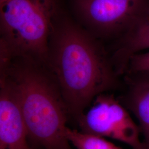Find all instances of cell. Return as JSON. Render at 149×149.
Wrapping results in <instances>:
<instances>
[{
	"label": "cell",
	"mask_w": 149,
	"mask_h": 149,
	"mask_svg": "<svg viewBox=\"0 0 149 149\" xmlns=\"http://www.w3.org/2000/svg\"><path fill=\"white\" fill-rule=\"evenodd\" d=\"M45 66L58 85L69 117L77 123L96 97L117 85L96 38L68 18H56Z\"/></svg>",
	"instance_id": "cell-1"
},
{
	"label": "cell",
	"mask_w": 149,
	"mask_h": 149,
	"mask_svg": "<svg viewBox=\"0 0 149 149\" xmlns=\"http://www.w3.org/2000/svg\"><path fill=\"white\" fill-rule=\"evenodd\" d=\"M16 86L32 149H73L66 136L69 111L58 85L44 65L16 58L1 65Z\"/></svg>",
	"instance_id": "cell-2"
},
{
	"label": "cell",
	"mask_w": 149,
	"mask_h": 149,
	"mask_svg": "<svg viewBox=\"0 0 149 149\" xmlns=\"http://www.w3.org/2000/svg\"><path fill=\"white\" fill-rule=\"evenodd\" d=\"M56 16L55 0L0 1V64L25 58L45 65Z\"/></svg>",
	"instance_id": "cell-3"
},
{
	"label": "cell",
	"mask_w": 149,
	"mask_h": 149,
	"mask_svg": "<svg viewBox=\"0 0 149 149\" xmlns=\"http://www.w3.org/2000/svg\"><path fill=\"white\" fill-rule=\"evenodd\" d=\"M77 124L86 133L113 139L133 149H147L140 136L139 127L125 107L112 95L103 93L97 96Z\"/></svg>",
	"instance_id": "cell-4"
},
{
	"label": "cell",
	"mask_w": 149,
	"mask_h": 149,
	"mask_svg": "<svg viewBox=\"0 0 149 149\" xmlns=\"http://www.w3.org/2000/svg\"><path fill=\"white\" fill-rule=\"evenodd\" d=\"M149 5V0H76L77 14L95 37L122 36Z\"/></svg>",
	"instance_id": "cell-5"
},
{
	"label": "cell",
	"mask_w": 149,
	"mask_h": 149,
	"mask_svg": "<svg viewBox=\"0 0 149 149\" xmlns=\"http://www.w3.org/2000/svg\"><path fill=\"white\" fill-rule=\"evenodd\" d=\"M0 149H32L16 86L6 74L0 77Z\"/></svg>",
	"instance_id": "cell-6"
},
{
	"label": "cell",
	"mask_w": 149,
	"mask_h": 149,
	"mask_svg": "<svg viewBox=\"0 0 149 149\" xmlns=\"http://www.w3.org/2000/svg\"><path fill=\"white\" fill-rule=\"evenodd\" d=\"M149 50V5L122 36L114 58L118 69L122 71L126 61L134 54Z\"/></svg>",
	"instance_id": "cell-7"
},
{
	"label": "cell",
	"mask_w": 149,
	"mask_h": 149,
	"mask_svg": "<svg viewBox=\"0 0 149 149\" xmlns=\"http://www.w3.org/2000/svg\"><path fill=\"white\" fill-rule=\"evenodd\" d=\"M124 104L138 121L146 149H149V79L139 80L130 85Z\"/></svg>",
	"instance_id": "cell-8"
},
{
	"label": "cell",
	"mask_w": 149,
	"mask_h": 149,
	"mask_svg": "<svg viewBox=\"0 0 149 149\" xmlns=\"http://www.w3.org/2000/svg\"><path fill=\"white\" fill-rule=\"evenodd\" d=\"M76 149H122L103 137L84 132H77L72 139Z\"/></svg>",
	"instance_id": "cell-9"
},
{
	"label": "cell",
	"mask_w": 149,
	"mask_h": 149,
	"mask_svg": "<svg viewBox=\"0 0 149 149\" xmlns=\"http://www.w3.org/2000/svg\"><path fill=\"white\" fill-rule=\"evenodd\" d=\"M124 69L132 73L149 74V50L129 57L123 67Z\"/></svg>",
	"instance_id": "cell-10"
},
{
	"label": "cell",
	"mask_w": 149,
	"mask_h": 149,
	"mask_svg": "<svg viewBox=\"0 0 149 149\" xmlns=\"http://www.w3.org/2000/svg\"><path fill=\"white\" fill-rule=\"evenodd\" d=\"M4 1V0H0V1Z\"/></svg>",
	"instance_id": "cell-11"
}]
</instances>
